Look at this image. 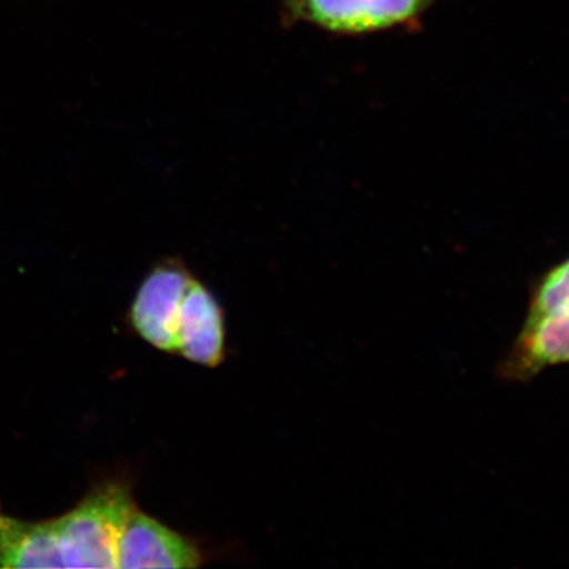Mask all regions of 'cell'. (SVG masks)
Returning <instances> with one entry per match:
<instances>
[{
	"label": "cell",
	"mask_w": 569,
	"mask_h": 569,
	"mask_svg": "<svg viewBox=\"0 0 569 569\" xmlns=\"http://www.w3.org/2000/svg\"><path fill=\"white\" fill-rule=\"evenodd\" d=\"M134 507L126 482L110 481L54 519L69 568H118L119 539Z\"/></svg>",
	"instance_id": "1"
},
{
	"label": "cell",
	"mask_w": 569,
	"mask_h": 569,
	"mask_svg": "<svg viewBox=\"0 0 569 569\" xmlns=\"http://www.w3.org/2000/svg\"><path fill=\"white\" fill-rule=\"evenodd\" d=\"M438 0H283L287 24L316 26L328 32L369 33L417 26Z\"/></svg>",
	"instance_id": "2"
},
{
	"label": "cell",
	"mask_w": 569,
	"mask_h": 569,
	"mask_svg": "<svg viewBox=\"0 0 569 569\" xmlns=\"http://www.w3.org/2000/svg\"><path fill=\"white\" fill-rule=\"evenodd\" d=\"M193 276L179 260L157 264L141 283L132 306V325L157 350L176 355V329L183 296Z\"/></svg>",
	"instance_id": "3"
},
{
	"label": "cell",
	"mask_w": 569,
	"mask_h": 569,
	"mask_svg": "<svg viewBox=\"0 0 569 569\" xmlns=\"http://www.w3.org/2000/svg\"><path fill=\"white\" fill-rule=\"evenodd\" d=\"M204 563L200 546L137 507L123 526L118 568H198Z\"/></svg>",
	"instance_id": "4"
},
{
	"label": "cell",
	"mask_w": 569,
	"mask_h": 569,
	"mask_svg": "<svg viewBox=\"0 0 569 569\" xmlns=\"http://www.w3.org/2000/svg\"><path fill=\"white\" fill-rule=\"evenodd\" d=\"M569 362V295L537 316H527L501 372L508 380H530L548 367Z\"/></svg>",
	"instance_id": "5"
},
{
	"label": "cell",
	"mask_w": 569,
	"mask_h": 569,
	"mask_svg": "<svg viewBox=\"0 0 569 569\" xmlns=\"http://www.w3.org/2000/svg\"><path fill=\"white\" fill-rule=\"evenodd\" d=\"M176 355L206 367L222 365L227 355V329L222 306L206 284L192 279L178 316Z\"/></svg>",
	"instance_id": "6"
},
{
	"label": "cell",
	"mask_w": 569,
	"mask_h": 569,
	"mask_svg": "<svg viewBox=\"0 0 569 569\" xmlns=\"http://www.w3.org/2000/svg\"><path fill=\"white\" fill-rule=\"evenodd\" d=\"M0 568H69L54 519L26 522L0 509Z\"/></svg>",
	"instance_id": "7"
}]
</instances>
